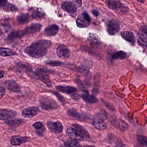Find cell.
Returning a JSON list of instances; mask_svg holds the SVG:
<instances>
[{"label":"cell","mask_w":147,"mask_h":147,"mask_svg":"<svg viewBox=\"0 0 147 147\" xmlns=\"http://www.w3.org/2000/svg\"><path fill=\"white\" fill-rule=\"evenodd\" d=\"M51 44L50 41L40 40L27 47L25 49V52L32 58H42L47 54V49L50 47Z\"/></svg>","instance_id":"6da1fadb"},{"label":"cell","mask_w":147,"mask_h":147,"mask_svg":"<svg viewBox=\"0 0 147 147\" xmlns=\"http://www.w3.org/2000/svg\"><path fill=\"white\" fill-rule=\"evenodd\" d=\"M106 4L109 8L119 14L125 15L129 11L128 7L120 0H108L106 2Z\"/></svg>","instance_id":"7a4b0ae2"},{"label":"cell","mask_w":147,"mask_h":147,"mask_svg":"<svg viewBox=\"0 0 147 147\" xmlns=\"http://www.w3.org/2000/svg\"><path fill=\"white\" fill-rule=\"evenodd\" d=\"M40 106L43 110H47L57 109L59 107L58 104L50 97L41 98L40 100Z\"/></svg>","instance_id":"3957f363"},{"label":"cell","mask_w":147,"mask_h":147,"mask_svg":"<svg viewBox=\"0 0 147 147\" xmlns=\"http://www.w3.org/2000/svg\"><path fill=\"white\" fill-rule=\"evenodd\" d=\"M42 26L39 23L31 24L22 30L17 31V35L19 39H21L24 35L32 34L40 31Z\"/></svg>","instance_id":"277c9868"},{"label":"cell","mask_w":147,"mask_h":147,"mask_svg":"<svg viewBox=\"0 0 147 147\" xmlns=\"http://www.w3.org/2000/svg\"><path fill=\"white\" fill-rule=\"evenodd\" d=\"M106 116L102 113H98L95 115L93 119V126L96 129L100 130H105L107 128V125L105 122Z\"/></svg>","instance_id":"5b68a950"},{"label":"cell","mask_w":147,"mask_h":147,"mask_svg":"<svg viewBox=\"0 0 147 147\" xmlns=\"http://www.w3.org/2000/svg\"><path fill=\"white\" fill-rule=\"evenodd\" d=\"M36 77L48 87L52 86L51 81L50 78V72L43 69H37L34 72Z\"/></svg>","instance_id":"8992f818"},{"label":"cell","mask_w":147,"mask_h":147,"mask_svg":"<svg viewBox=\"0 0 147 147\" xmlns=\"http://www.w3.org/2000/svg\"><path fill=\"white\" fill-rule=\"evenodd\" d=\"M66 135L71 140L76 141H82L84 140L83 134L78 129L72 127L67 129Z\"/></svg>","instance_id":"52a82bcc"},{"label":"cell","mask_w":147,"mask_h":147,"mask_svg":"<svg viewBox=\"0 0 147 147\" xmlns=\"http://www.w3.org/2000/svg\"><path fill=\"white\" fill-rule=\"evenodd\" d=\"M90 22V18L86 13L80 14L77 18L76 24L80 28L86 27L89 26Z\"/></svg>","instance_id":"ba28073f"},{"label":"cell","mask_w":147,"mask_h":147,"mask_svg":"<svg viewBox=\"0 0 147 147\" xmlns=\"http://www.w3.org/2000/svg\"><path fill=\"white\" fill-rule=\"evenodd\" d=\"M120 29V23L117 20L112 19L109 22L107 30L109 35H115L118 33Z\"/></svg>","instance_id":"9c48e42d"},{"label":"cell","mask_w":147,"mask_h":147,"mask_svg":"<svg viewBox=\"0 0 147 147\" xmlns=\"http://www.w3.org/2000/svg\"><path fill=\"white\" fill-rule=\"evenodd\" d=\"M47 127L51 132L54 133H60L63 132V124L59 121H48Z\"/></svg>","instance_id":"30bf717a"},{"label":"cell","mask_w":147,"mask_h":147,"mask_svg":"<svg viewBox=\"0 0 147 147\" xmlns=\"http://www.w3.org/2000/svg\"><path fill=\"white\" fill-rule=\"evenodd\" d=\"M16 113L14 110L8 109H0V120L7 121L15 117Z\"/></svg>","instance_id":"8fae6325"},{"label":"cell","mask_w":147,"mask_h":147,"mask_svg":"<svg viewBox=\"0 0 147 147\" xmlns=\"http://www.w3.org/2000/svg\"><path fill=\"white\" fill-rule=\"evenodd\" d=\"M39 111V110L38 107L35 106L28 107L22 111V115L26 118H32L37 115Z\"/></svg>","instance_id":"7c38bea8"},{"label":"cell","mask_w":147,"mask_h":147,"mask_svg":"<svg viewBox=\"0 0 147 147\" xmlns=\"http://www.w3.org/2000/svg\"><path fill=\"white\" fill-rule=\"evenodd\" d=\"M57 54L60 58L65 59L70 56V51L65 45H59L57 48Z\"/></svg>","instance_id":"4fadbf2b"},{"label":"cell","mask_w":147,"mask_h":147,"mask_svg":"<svg viewBox=\"0 0 147 147\" xmlns=\"http://www.w3.org/2000/svg\"><path fill=\"white\" fill-rule=\"evenodd\" d=\"M5 85L7 89L12 92L16 93L21 92L20 87V85L13 79H9L5 81Z\"/></svg>","instance_id":"5bb4252c"},{"label":"cell","mask_w":147,"mask_h":147,"mask_svg":"<svg viewBox=\"0 0 147 147\" xmlns=\"http://www.w3.org/2000/svg\"><path fill=\"white\" fill-rule=\"evenodd\" d=\"M0 8L6 12H14L18 9L15 5L8 2L7 0H0Z\"/></svg>","instance_id":"9a60e30c"},{"label":"cell","mask_w":147,"mask_h":147,"mask_svg":"<svg viewBox=\"0 0 147 147\" xmlns=\"http://www.w3.org/2000/svg\"><path fill=\"white\" fill-rule=\"evenodd\" d=\"M28 138L25 136L22 137L20 135H13L10 139V144L14 146H20L23 143L27 142Z\"/></svg>","instance_id":"2e32d148"},{"label":"cell","mask_w":147,"mask_h":147,"mask_svg":"<svg viewBox=\"0 0 147 147\" xmlns=\"http://www.w3.org/2000/svg\"><path fill=\"white\" fill-rule=\"evenodd\" d=\"M61 7L65 11L70 14H73L77 11V7L75 4L69 1L63 3L61 5Z\"/></svg>","instance_id":"e0dca14e"},{"label":"cell","mask_w":147,"mask_h":147,"mask_svg":"<svg viewBox=\"0 0 147 147\" xmlns=\"http://www.w3.org/2000/svg\"><path fill=\"white\" fill-rule=\"evenodd\" d=\"M112 124L114 127L123 132L126 131L128 128L127 123L121 119L115 120L112 121Z\"/></svg>","instance_id":"ac0fdd59"},{"label":"cell","mask_w":147,"mask_h":147,"mask_svg":"<svg viewBox=\"0 0 147 147\" xmlns=\"http://www.w3.org/2000/svg\"><path fill=\"white\" fill-rule=\"evenodd\" d=\"M123 39L134 45L135 44L136 40L134 35L132 32L129 31H123L121 33Z\"/></svg>","instance_id":"d6986e66"},{"label":"cell","mask_w":147,"mask_h":147,"mask_svg":"<svg viewBox=\"0 0 147 147\" xmlns=\"http://www.w3.org/2000/svg\"><path fill=\"white\" fill-rule=\"evenodd\" d=\"M137 42L140 46L142 47L147 46V34L144 31L140 30L138 32Z\"/></svg>","instance_id":"ffe728a7"},{"label":"cell","mask_w":147,"mask_h":147,"mask_svg":"<svg viewBox=\"0 0 147 147\" xmlns=\"http://www.w3.org/2000/svg\"><path fill=\"white\" fill-rule=\"evenodd\" d=\"M56 88L58 91L66 94H71L77 91V89L75 87L69 85H57Z\"/></svg>","instance_id":"44dd1931"},{"label":"cell","mask_w":147,"mask_h":147,"mask_svg":"<svg viewBox=\"0 0 147 147\" xmlns=\"http://www.w3.org/2000/svg\"><path fill=\"white\" fill-rule=\"evenodd\" d=\"M80 97L83 100L88 103H94L97 101L96 98L94 96L90 95L88 91H84L83 94H81Z\"/></svg>","instance_id":"7402d4cb"},{"label":"cell","mask_w":147,"mask_h":147,"mask_svg":"<svg viewBox=\"0 0 147 147\" xmlns=\"http://www.w3.org/2000/svg\"><path fill=\"white\" fill-rule=\"evenodd\" d=\"M58 30V26L53 24L47 27L45 29V33L47 36H53L57 33Z\"/></svg>","instance_id":"603a6c76"},{"label":"cell","mask_w":147,"mask_h":147,"mask_svg":"<svg viewBox=\"0 0 147 147\" xmlns=\"http://www.w3.org/2000/svg\"><path fill=\"white\" fill-rule=\"evenodd\" d=\"M88 41L91 45H98L101 42L100 38L97 35L94 33H90L88 37Z\"/></svg>","instance_id":"cb8c5ba5"},{"label":"cell","mask_w":147,"mask_h":147,"mask_svg":"<svg viewBox=\"0 0 147 147\" xmlns=\"http://www.w3.org/2000/svg\"><path fill=\"white\" fill-rule=\"evenodd\" d=\"M18 55L15 52L7 47H0V55L2 57H6Z\"/></svg>","instance_id":"d4e9b609"},{"label":"cell","mask_w":147,"mask_h":147,"mask_svg":"<svg viewBox=\"0 0 147 147\" xmlns=\"http://www.w3.org/2000/svg\"><path fill=\"white\" fill-rule=\"evenodd\" d=\"M36 131V133L40 136H42L45 132V129L44 124L41 122H37L33 125Z\"/></svg>","instance_id":"484cf974"},{"label":"cell","mask_w":147,"mask_h":147,"mask_svg":"<svg viewBox=\"0 0 147 147\" xmlns=\"http://www.w3.org/2000/svg\"><path fill=\"white\" fill-rule=\"evenodd\" d=\"M68 114L70 116L72 117L79 121H84V116L80 114L74 109H70L69 110H68Z\"/></svg>","instance_id":"4316f807"},{"label":"cell","mask_w":147,"mask_h":147,"mask_svg":"<svg viewBox=\"0 0 147 147\" xmlns=\"http://www.w3.org/2000/svg\"><path fill=\"white\" fill-rule=\"evenodd\" d=\"M23 122V121L21 119H12L6 121L5 123L9 127H19Z\"/></svg>","instance_id":"83f0119b"},{"label":"cell","mask_w":147,"mask_h":147,"mask_svg":"<svg viewBox=\"0 0 147 147\" xmlns=\"http://www.w3.org/2000/svg\"><path fill=\"white\" fill-rule=\"evenodd\" d=\"M127 54L123 51H120L112 53L111 55V58L112 60L123 59L126 58Z\"/></svg>","instance_id":"f1b7e54d"},{"label":"cell","mask_w":147,"mask_h":147,"mask_svg":"<svg viewBox=\"0 0 147 147\" xmlns=\"http://www.w3.org/2000/svg\"><path fill=\"white\" fill-rule=\"evenodd\" d=\"M16 20L20 24H25L29 22L30 20V16L28 14H23L17 16Z\"/></svg>","instance_id":"f546056e"},{"label":"cell","mask_w":147,"mask_h":147,"mask_svg":"<svg viewBox=\"0 0 147 147\" xmlns=\"http://www.w3.org/2000/svg\"><path fill=\"white\" fill-rule=\"evenodd\" d=\"M92 60H91L86 59L82 64L81 68L83 71L88 70V69L91 68L92 66Z\"/></svg>","instance_id":"4dcf8cb0"},{"label":"cell","mask_w":147,"mask_h":147,"mask_svg":"<svg viewBox=\"0 0 147 147\" xmlns=\"http://www.w3.org/2000/svg\"><path fill=\"white\" fill-rule=\"evenodd\" d=\"M72 127L78 129L83 134L84 138H89L90 137L88 132L82 126L78 125V124H75L72 125Z\"/></svg>","instance_id":"1f68e13d"},{"label":"cell","mask_w":147,"mask_h":147,"mask_svg":"<svg viewBox=\"0 0 147 147\" xmlns=\"http://www.w3.org/2000/svg\"><path fill=\"white\" fill-rule=\"evenodd\" d=\"M45 16V14L39 10H35L33 12L32 15V19H41Z\"/></svg>","instance_id":"d6a6232c"},{"label":"cell","mask_w":147,"mask_h":147,"mask_svg":"<svg viewBox=\"0 0 147 147\" xmlns=\"http://www.w3.org/2000/svg\"><path fill=\"white\" fill-rule=\"evenodd\" d=\"M64 145L65 146L67 147H78L80 146L78 141L71 140L65 142Z\"/></svg>","instance_id":"836d02e7"},{"label":"cell","mask_w":147,"mask_h":147,"mask_svg":"<svg viewBox=\"0 0 147 147\" xmlns=\"http://www.w3.org/2000/svg\"><path fill=\"white\" fill-rule=\"evenodd\" d=\"M138 142L143 146H147V137L143 135H139L137 137Z\"/></svg>","instance_id":"e575fe53"},{"label":"cell","mask_w":147,"mask_h":147,"mask_svg":"<svg viewBox=\"0 0 147 147\" xmlns=\"http://www.w3.org/2000/svg\"><path fill=\"white\" fill-rule=\"evenodd\" d=\"M9 22V19H6V20H4L3 23V29H4V31H6V32H8L11 28Z\"/></svg>","instance_id":"d590c367"},{"label":"cell","mask_w":147,"mask_h":147,"mask_svg":"<svg viewBox=\"0 0 147 147\" xmlns=\"http://www.w3.org/2000/svg\"><path fill=\"white\" fill-rule=\"evenodd\" d=\"M46 64L47 65L51 66H59L62 65L63 64V63L62 62L58 61H51L49 62H47Z\"/></svg>","instance_id":"8d00e7d4"},{"label":"cell","mask_w":147,"mask_h":147,"mask_svg":"<svg viewBox=\"0 0 147 147\" xmlns=\"http://www.w3.org/2000/svg\"><path fill=\"white\" fill-rule=\"evenodd\" d=\"M5 94V88L2 86H0V99H1Z\"/></svg>","instance_id":"74e56055"},{"label":"cell","mask_w":147,"mask_h":147,"mask_svg":"<svg viewBox=\"0 0 147 147\" xmlns=\"http://www.w3.org/2000/svg\"><path fill=\"white\" fill-rule=\"evenodd\" d=\"M76 83H77V84L78 85V87L80 88V89L83 90L84 91H86L85 89H84V85H83V83H82L81 81H80V80H78V79H77V80H76Z\"/></svg>","instance_id":"f35d334b"},{"label":"cell","mask_w":147,"mask_h":147,"mask_svg":"<svg viewBox=\"0 0 147 147\" xmlns=\"http://www.w3.org/2000/svg\"><path fill=\"white\" fill-rule=\"evenodd\" d=\"M140 30L144 31L147 34V25H144L143 26H141V28H140Z\"/></svg>","instance_id":"ab89813d"},{"label":"cell","mask_w":147,"mask_h":147,"mask_svg":"<svg viewBox=\"0 0 147 147\" xmlns=\"http://www.w3.org/2000/svg\"><path fill=\"white\" fill-rule=\"evenodd\" d=\"M92 13L95 16H97L98 15V11L96 9H93L92 10Z\"/></svg>","instance_id":"60d3db41"},{"label":"cell","mask_w":147,"mask_h":147,"mask_svg":"<svg viewBox=\"0 0 147 147\" xmlns=\"http://www.w3.org/2000/svg\"><path fill=\"white\" fill-rule=\"evenodd\" d=\"M4 71L2 70H0V79L4 77Z\"/></svg>","instance_id":"b9f144b4"},{"label":"cell","mask_w":147,"mask_h":147,"mask_svg":"<svg viewBox=\"0 0 147 147\" xmlns=\"http://www.w3.org/2000/svg\"><path fill=\"white\" fill-rule=\"evenodd\" d=\"M138 1L140 3H143L146 1V0H136Z\"/></svg>","instance_id":"7bdbcfd3"},{"label":"cell","mask_w":147,"mask_h":147,"mask_svg":"<svg viewBox=\"0 0 147 147\" xmlns=\"http://www.w3.org/2000/svg\"><path fill=\"white\" fill-rule=\"evenodd\" d=\"M2 33V30H1V28H0V36L1 35Z\"/></svg>","instance_id":"ee69618b"}]
</instances>
